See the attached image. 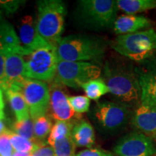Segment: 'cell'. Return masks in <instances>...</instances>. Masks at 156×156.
Listing matches in <instances>:
<instances>
[{
    "label": "cell",
    "mask_w": 156,
    "mask_h": 156,
    "mask_svg": "<svg viewBox=\"0 0 156 156\" xmlns=\"http://www.w3.org/2000/svg\"><path fill=\"white\" fill-rule=\"evenodd\" d=\"M101 78L116 102L132 111L140 104L142 92L136 67L125 58L106 60Z\"/></svg>",
    "instance_id": "1"
},
{
    "label": "cell",
    "mask_w": 156,
    "mask_h": 156,
    "mask_svg": "<svg viewBox=\"0 0 156 156\" xmlns=\"http://www.w3.org/2000/svg\"><path fill=\"white\" fill-rule=\"evenodd\" d=\"M107 43L101 37L73 34L61 38L55 50L58 61L84 62L101 66L106 51Z\"/></svg>",
    "instance_id": "2"
},
{
    "label": "cell",
    "mask_w": 156,
    "mask_h": 156,
    "mask_svg": "<svg viewBox=\"0 0 156 156\" xmlns=\"http://www.w3.org/2000/svg\"><path fill=\"white\" fill-rule=\"evenodd\" d=\"M114 0H80L75 11V20L80 27L92 30L114 28L118 12Z\"/></svg>",
    "instance_id": "3"
},
{
    "label": "cell",
    "mask_w": 156,
    "mask_h": 156,
    "mask_svg": "<svg viewBox=\"0 0 156 156\" xmlns=\"http://www.w3.org/2000/svg\"><path fill=\"white\" fill-rule=\"evenodd\" d=\"M115 51L136 63L144 64L155 56L156 30L153 28L121 35L110 42Z\"/></svg>",
    "instance_id": "4"
},
{
    "label": "cell",
    "mask_w": 156,
    "mask_h": 156,
    "mask_svg": "<svg viewBox=\"0 0 156 156\" xmlns=\"http://www.w3.org/2000/svg\"><path fill=\"white\" fill-rule=\"evenodd\" d=\"M37 11V30L48 44L55 48L64 32L67 14L65 4L60 0L38 1Z\"/></svg>",
    "instance_id": "5"
},
{
    "label": "cell",
    "mask_w": 156,
    "mask_h": 156,
    "mask_svg": "<svg viewBox=\"0 0 156 156\" xmlns=\"http://www.w3.org/2000/svg\"><path fill=\"white\" fill-rule=\"evenodd\" d=\"M132 111L124 105L109 101H98L89 110V118L99 132L116 134L130 123Z\"/></svg>",
    "instance_id": "6"
},
{
    "label": "cell",
    "mask_w": 156,
    "mask_h": 156,
    "mask_svg": "<svg viewBox=\"0 0 156 156\" xmlns=\"http://www.w3.org/2000/svg\"><path fill=\"white\" fill-rule=\"evenodd\" d=\"M100 66L90 62L58 61L54 80L64 86L80 89L87 82L101 77Z\"/></svg>",
    "instance_id": "7"
},
{
    "label": "cell",
    "mask_w": 156,
    "mask_h": 156,
    "mask_svg": "<svg viewBox=\"0 0 156 156\" xmlns=\"http://www.w3.org/2000/svg\"><path fill=\"white\" fill-rule=\"evenodd\" d=\"M57 64L55 48H40L28 55L25 64L24 76L27 79L51 82L55 77Z\"/></svg>",
    "instance_id": "8"
},
{
    "label": "cell",
    "mask_w": 156,
    "mask_h": 156,
    "mask_svg": "<svg viewBox=\"0 0 156 156\" xmlns=\"http://www.w3.org/2000/svg\"><path fill=\"white\" fill-rule=\"evenodd\" d=\"M28 104L32 120L47 114L50 100V89L45 82L25 79L18 90Z\"/></svg>",
    "instance_id": "9"
},
{
    "label": "cell",
    "mask_w": 156,
    "mask_h": 156,
    "mask_svg": "<svg viewBox=\"0 0 156 156\" xmlns=\"http://www.w3.org/2000/svg\"><path fill=\"white\" fill-rule=\"evenodd\" d=\"M116 156H155L156 146L153 139L139 132L121 137L114 147Z\"/></svg>",
    "instance_id": "10"
},
{
    "label": "cell",
    "mask_w": 156,
    "mask_h": 156,
    "mask_svg": "<svg viewBox=\"0 0 156 156\" xmlns=\"http://www.w3.org/2000/svg\"><path fill=\"white\" fill-rule=\"evenodd\" d=\"M64 85L54 80L50 89L48 111L49 116L56 122H76L81 119L78 117L69 102V97L64 90Z\"/></svg>",
    "instance_id": "11"
},
{
    "label": "cell",
    "mask_w": 156,
    "mask_h": 156,
    "mask_svg": "<svg viewBox=\"0 0 156 156\" xmlns=\"http://www.w3.org/2000/svg\"><path fill=\"white\" fill-rule=\"evenodd\" d=\"M18 37L23 50V56H28L40 48L51 46L39 34L36 20L31 15H25L20 20Z\"/></svg>",
    "instance_id": "12"
},
{
    "label": "cell",
    "mask_w": 156,
    "mask_h": 156,
    "mask_svg": "<svg viewBox=\"0 0 156 156\" xmlns=\"http://www.w3.org/2000/svg\"><path fill=\"white\" fill-rule=\"evenodd\" d=\"M25 61L23 56L12 52L5 56V80L2 86V90H18L21 84L26 78L24 76Z\"/></svg>",
    "instance_id": "13"
},
{
    "label": "cell",
    "mask_w": 156,
    "mask_h": 156,
    "mask_svg": "<svg viewBox=\"0 0 156 156\" xmlns=\"http://www.w3.org/2000/svg\"><path fill=\"white\" fill-rule=\"evenodd\" d=\"M130 124L137 132L156 138V106L140 103L132 114Z\"/></svg>",
    "instance_id": "14"
},
{
    "label": "cell",
    "mask_w": 156,
    "mask_h": 156,
    "mask_svg": "<svg viewBox=\"0 0 156 156\" xmlns=\"http://www.w3.org/2000/svg\"><path fill=\"white\" fill-rule=\"evenodd\" d=\"M136 67L141 87V102L156 106V58L155 56Z\"/></svg>",
    "instance_id": "15"
},
{
    "label": "cell",
    "mask_w": 156,
    "mask_h": 156,
    "mask_svg": "<svg viewBox=\"0 0 156 156\" xmlns=\"http://www.w3.org/2000/svg\"><path fill=\"white\" fill-rule=\"evenodd\" d=\"M151 25V20L143 15H122L117 17L113 28L115 34L121 36L147 30Z\"/></svg>",
    "instance_id": "16"
},
{
    "label": "cell",
    "mask_w": 156,
    "mask_h": 156,
    "mask_svg": "<svg viewBox=\"0 0 156 156\" xmlns=\"http://www.w3.org/2000/svg\"><path fill=\"white\" fill-rule=\"evenodd\" d=\"M0 51L5 56L12 52L23 56V50L18 35L12 25L2 17H0Z\"/></svg>",
    "instance_id": "17"
},
{
    "label": "cell",
    "mask_w": 156,
    "mask_h": 156,
    "mask_svg": "<svg viewBox=\"0 0 156 156\" xmlns=\"http://www.w3.org/2000/svg\"><path fill=\"white\" fill-rule=\"evenodd\" d=\"M72 136L77 147L91 148L95 145L94 128L85 119L76 121L72 131Z\"/></svg>",
    "instance_id": "18"
},
{
    "label": "cell",
    "mask_w": 156,
    "mask_h": 156,
    "mask_svg": "<svg viewBox=\"0 0 156 156\" xmlns=\"http://www.w3.org/2000/svg\"><path fill=\"white\" fill-rule=\"evenodd\" d=\"M6 96L15 114L16 121H23L30 118V112L22 93L15 90H7L5 91Z\"/></svg>",
    "instance_id": "19"
},
{
    "label": "cell",
    "mask_w": 156,
    "mask_h": 156,
    "mask_svg": "<svg viewBox=\"0 0 156 156\" xmlns=\"http://www.w3.org/2000/svg\"><path fill=\"white\" fill-rule=\"evenodd\" d=\"M118 9L126 15H135L156 8V0H117Z\"/></svg>",
    "instance_id": "20"
},
{
    "label": "cell",
    "mask_w": 156,
    "mask_h": 156,
    "mask_svg": "<svg viewBox=\"0 0 156 156\" xmlns=\"http://www.w3.org/2000/svg\"><path fill=\"white\" fill-rule=\"evenodd\" d=\"M33 121L37 144L40 146L48 145L47 140L53 126L50 116L47 114Z\"/></svg>",
    "instance_id": "21"
},
{
    "label": "cell",
    "mask_w": 156,
    "mask_h": 156,
    "mask_svg": "<svg viewBox=\"0 0 156 156\" xmlns=\"http://www.w3.org/2000/svg\"><path fill=\"white\" fill-rule=\"evenodd\" d=\"M82 89L89 99L96 101H98L103 95L109 93L108 86L101 77L84 84L82 86Z\"/></svg>",
    "instance_id": "22"
},
{
    "label": "cell",
    "mask_w": 156,
    "mask_h": 156,
    "mask_svg": "<svg viewBox=\"0 0 156 156\" xmlns=\"http://www.w3.org/2000/svg\"><path fill=\"white\" fill-rule=\"evenodd\" d=\"M75 122H60L57 121L52 126L48 136V145L51 146L54 142L72 136V131Z\"/></svg>",
    "instance_id": "23"
},
{
    "label": "cell",
    "mask_w": 156,
    "mask_h": 156,
    "mask_svg": "<svg viewBox=\"0 0 156 156\" xmlns=\"http://www.w3.org/2000/svg\"><path fill=\"white\" fill-rule=\"evenodd\" d=\"M9 140L15 152L33 153L41 146L37 145L31 140L15 134L11 130H7Z\"/></svg>",
    "instance_id": "24"
},
{
    "label": "cell",
    "mask_w": 156,
    "mask_h": 156,
    "mask_svg": "<svg viewBox=\"0 0 156 156\" xmlns=\"http://www.w3.org/2000/svg\"><path fill=\"white\" fill-rule=\"evenodd\" d=\"M12 130L14 133L31 140L37 144L34 134V121L30 118L23 121H15L11 126ZM38 145V144H37ZM40 146V145H39Z\"/></svg>",
    "instance_id": "25"
},
{
    "label": "cell",
    "mask_w": 156,
    "mask_h": 156,
    "mask_svg": "<svg viewBox=\"0 0 156 156\" xmlns=\"http://www.w3.org/2000/svg\"><path fill=\"white\" fill-rule=\"evenodd\" d=\"M55 156H75L76 146L73 136H69L54 142L51 145Z\"/></svg>",
    "instance_id": "26"
},
{
    "label": "cell",
    "mask_w": 156,
    "mask_h": 156,
    "mask_svg": "<svg viewBox=\"0 0 156 156\" xmlns=\"http://www.w3.org/2000/svg\"><path fill=\"white\" fill-rule=\"evenodd\" d=\"M69 102L76 115L80 118H82V114L83 113L89 112L90 101L87 96L85 95L70 96L69 97Z\"/></svg>",
    "instance_id": "27"
},
{
    "label": "cell",
    "mask_w": 156,
    "mask_h": 156,
    "mask_svg": "<svg viewBox=\"0 0 156 156\" xmlns=\"http://www.w3.org/2000/svg\"><path fill=\"white\" fill-rule=\"evenodd\" d=\"M7 130L0 135V156H12L15 153L7 133Z\"/></svg>",
    "instance_id": "28"
},
{
    "label": "cell",
    "mask_w": 156,
    "mask_h": 156,
    "mask_svg": "<svg viewBox=\"0 0 156 156\" xmlns=\"http://www.w3.org/2000/svg\"><path fill=\"white\" fill-rule=\"evenodd\" d=\"M75 156H114V154L100 148H87L80 151Z\"/></svg>",
    "instance_id": "29"
},
{
    "label": "cell",
    "mask_w": 156,
    "mask_h": 156,
    "mask_svg": "<svg viewBox=\"0 0 156 156\" xmlns=\"http://www.w3.org/2000/svg\"><path fill=\"white\" fill-rule=\"evenodd\" d=\"M22 2V1H3L0 2V6L7 12L12 13L17 11Z\"/></svg>",
    "instance_id": "30"
},
{
    "label": "cell",
    "mask_w": 156,
    "mask_h": 156,
    "mask_svg": "<svg viewBox=\"0 0 156 156\" xmlns=\"http://www.w3.org/2000/svg\"><path fill=\"white\" fill-rule=\"evenodd\" d=\"M31 156H55L53 147L50 145L41 146L31 154Z\"/></svg>",
    "instance_id": "31"
},
{
    "label": "cell",
    "mask_w": 156,
    "mask_h": 156,
    "mask_svg": "<svg viewBox=\"0 0 156 156\" xmlns=\"http://www.w3.org/2000/svg\"><path fill=\"white\" fill-rule=\"evenodd\" d=\"M5 55L0 51V87L2 86L5 80Z\"/></svg>",
    "instance_id": "32"
},
{
    "label": "cell",
    "mask_w": 156,
    "mask_h": 156,
    "mask_svg": "<svg viewBox=\"0 0 156 156\" xmlns=\"http://www.w3.org/2000/svg\"><path fill=\"white\" fill-rule=\"evenodd\" d=\"M4 108H5V103L3 99V92L2 89L0 87V120H3L5 119Z\"/></svg>",
    "instance_id": "33"
},
{
    "label": "cell",
    "mask_w": 156,
    "mask_h": 156,
    "mask_svg": "<svg viewBox=\"0 0 156 156\" xmlns=\"http://www.w3.org/2000/svg\"><path fill=\"white\" fill-rule=\"evenodd\" d=\"M7 129L6 128L5 122H3V120H0V135L7 132Z\"/></svg>",
    "instance_id": "34"
},
{
    "label": "cell",
    "mask_w": 156,
    "mask_h": 156,
    "mask_svg": "<svg viewBox=\"0 0 156 156\" xmlns=\"http://www.w3.org/2000/svg\"><path fill=\"white\" fill-rule=\"evenodd\" d=\"M31 154L29 153H21V152H15L12 156H31Z\"/></svg>",
    "instance_id": "35"
}]
</instances>
